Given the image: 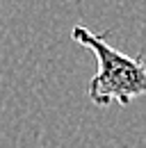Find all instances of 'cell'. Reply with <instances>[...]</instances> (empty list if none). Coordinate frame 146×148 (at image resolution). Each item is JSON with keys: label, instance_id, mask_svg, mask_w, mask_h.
Returning a JSON list of instances; mask_svg holds the SVG:
<instances>
[{"label": "cell", "instance_id": "cell-1", "mask_svg": "<svg viewBox=\"0 0 146 148\" xmlns=\"http://www.w3.org/2000/svg\"><path fill=\"white\" fill-rule=\"evenodd\" d=\"M71 39L89 48L98 71L89 80V100L96 107H107L112 103L130 105L135 98L146 96V62L144 55L130 57L121 50H116L112 43H107L105 34H94L85 25H75L71 30Z\"/></svg>", "mask_w": 146, "mask_h": 148}]
</instances>
